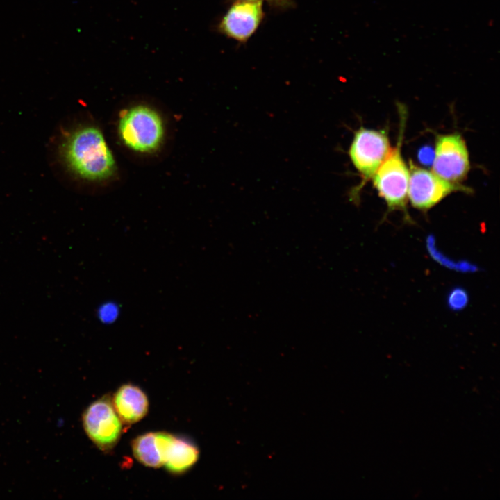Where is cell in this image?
<instances>
[{
    "label": "cell",
    "mask_w": 500,
    "mask_h": 500,
    "mask_svg": "<svg viewBox=\"0 0 500 500\" xmlns=\"http://www.w3.org/2000/svg\"><path fill=\"white\" fill-rule=\"evenodd\" d=\"M98 317L102 322H110L116 319L118 310L115 305L104 304L101 305L98 311Z\"/></svg>",
    "instance_id": "cell-12"
},
{
    "label": "cell",
    "mask_w": 500,
    "mask_h": 500,
    "mask_svg": "<svg viewBox=\"0 0 500 500\" xmlns=\"http://www.w3.org/2000/svg\"><path fill=\"white\" fill-rule=\"evenodd\" d=\"M112 403L122 422L127 424L141 420L149 410L147 395L132 384L122 385L114 394Z\"/></svg>",
    "instance_id": "cell-9"
},
{
    "label": "cell",
    "mask_w": 500,
    "mask_h": 500,
    "mask_svg": "<svg viewBox=\"0 0 500 500\" xmlns=\"http://www.w3.org/2000/svg\"><path fill=\"white\" fill-rule=\"evenodd\" d=\"M238 1V0H235ZM246 1H262V0H246ZM269 1H278V0H269Z\"/></svg>",
    "instance_id": "cell-15"
},
{
    "label": "cell",
    "mask_w": 500,
    "mask_h": 500,
    "mask_svg": "<svg viewBox=\"0 0 500 500\" xmlns=\"http://www.w3.org/2000/svg\"><path fill=\"white\" fill-rule=\"evenodd\" d=\"M409 170L408 198L417 209L427 210L452 192H472L470 188L446 181L433 171L416 166L411 161L409 162Z\"/></svg>",
    "instance_id": "cell-5"
},
{
    "label": "cell",
    "mask_w": 500,
    "mask_h": 500,
    "mask_svg": "<svg viewBox=\"0 0 500 500\" xmlns=\"http://www.w3.org/2000/svg\"><path fill=\"white\" fill-rule=\"evenodd\" d=\"M391 149L388 135L383 131L361 126L354 133L349 156L362 178V183L351 192L350 199L355 203L362 186L373 177Z\"/></svg>",
    "instance_id": "cell-4"
},
{
    "label": "cell",
    "mask_w": 500,
    "mask_h": 500,
    "mask_svg": "<svg viewBox=\"0 0 500 500\" xmlns=\"http://www.w3.org/2000/svg\"><path fill=\"white\" fill-rule=\"evenodd\" d=\"M466 295L460 290H454L449 296V301L450 306L455 308H461L466 303Z\"/></svg>",
    "instance_id": "cell-13"
},
{
    "label": "cell",
    "mask_w": 500,
    "mask_h": 500,
    "mask_svg": "<svg viewBox=\"0 0 500 500\" xmlns=\"http://www.w3.org/2000/svg\"><path fill=\"white\" fill-rule=\"evenodd\" d=\"M199 456V449L192 441L173 435L165 453L163 466L169 472L181 474L190 469Z\"/></svg>",
    "instance_id": "cell-10"
},
{
    "label": "cell",
    "mask_w": 500,
    "mask_h": 500,
    "mask_svg": "<svg viewBox=\"0 0 500 500\" xmlns=\"http://www.w3.org/2000/svg\"><path fill=\"white\" fill-rule=\"evenodd\" d=\"M83 425L88 438L102 451L112 449L122 435V421L108 395L92 402L85 409Z\"/></svg>",
    "instance_id": "cell-6"
},
{
    "label": "cell",
    "mask_w": 500,
    "mask_h": 500,
    "mask_svg": "<svg viewBox=\"0 0 500 500\" xmlns=\"http://www.w3.org/2000/svg\"><path fill=\"white\" fill-rule=\"evenodd\" d=\"M57 164L78 179L97 182L109 178L115 162L102 132L90 124L60 128L54 142Z\"/></svg>",
    "instance_id": "cell-1"
},
{
    "label": "cell",
    "mask_w": 500,
    "mask_h": 500,
    "mask_svg": "<svg viewBox=\"0 0 500 500\" xmlns=\"http://www.w3.org/2000/svg\"><path fill=\"white\" fill-rule=\"evenodd\" d=\"M119 136L129 149L140 153L157 149L164 137V125L159 113L146 105H137L120 117Z\"/></svg>",
    "instance_id": "cell-3"
},
{
    "label": "cell",
    "mask_w": 500,
    "mask_h": 500,
    "mask_svg": "<svg viewBox=\"0 0 500 500\" xmlns=\"http://www.w3.org/2000/svg\"><path fill=\"white\" fill-rule=\"evenodd\" d=\"M470 168L466 143L459 133L439 135L435 140L432 171L454 183L464 180Z\"/></svg>",
    "instance_id": "cell-7"
},
{
    "label": "cell",
    "mask_w": 500,
    "mask_h": 500,
    "mask_svg": "<svg viewBox=\"0 0 500 500\" xmlns=\"http://www.w3.org/2000/svg\"><path fill=\"white\" fill-rule=\"evenodd\" d=\"M263 15L262 1H235L219 22L218 29L227 37L244 42L259 27Z\"/></svg>",
    "instance_id": "cell-8"
},
{
    "label": "cell",
    "mask_w": 500,
    "mask_h": 500,
    "mask_svg": "<svg viewBox=\"0 0 500 500\" xmlns=\"http://www.w3.org/2000/svg\"><path fill=\"white\" fill-rule=\"evenodd\" d=\"M397 146L392 148L374 174L373 183L378 194L385 200L388 208L403 211L409 219L406 205L410 170L401 154L405 121L401 119Z\"/></svg>",
    "instance_id": "cell-2"
},
{
    "label": "cell",
    "mask_w": 500,
    "mask_h": 500,
    "mask_svg": "<svg viewBox=\"0 0 500 500\" xmlns=\"http://www.w3.org/2000/svg\"><path fill=\"white\" fill-rule=\"evenodd\" d=\"M135 458L146 467L158 468L163 466L156 433H147L135 438L132 442Z\"/></svg>",
    "instance_id": "cell-11"
},
{
    "label": "cell",
    "mask_w": 500,
    "mask_h": 500,
    "mask_svg": "<svg viewBox=\"0 0 500 500\" xmlns=\"http://www.w3.org/2000/svg\"><path fill=\"white\" fill-rule=\"evenodd\" d=\"M434 151L429 147L422 149L419 152V158L424 164L433 162Z\"/></svg>",
    "instance_id": "cell-14"
}]
</instances>
